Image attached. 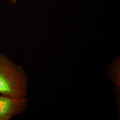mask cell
I'll use <instances>...</instances> for the list:
<instances>
[{"label":"cell","instance_id":"3","mask_svg":"<svg viewBox=\"0 0 120 120\" xmlns=\"http://www.w3.org/2000/svg\"><path fill=\"white\" fill-rule=\"evenodd\" d=\"M10 1H11V2H12V3H13V4H16V2H17V1H18V0H10Z\"/></svg>","mask_w":120,"mask_h":120},{"label":"cell","instance_id":"2","mask_svg":"<svg viewBox=\"0 0 120 120\" xmlns=\"http://www.w3.org/2000/svg\"><path fill=\"white\" fill-rule=\"evenodd\" d=\"M25 98H14L1 94L0 96V120H8L25 109Z\"/></svg>","mask_w":120,"mask_h":120},{"label":"cell","instance_id":"1","mask_svg":"<svg viewBox=\"0 0 120 120\" xmlns=\"http://www.w3.org/2000/svg\"><path fill=\"white\" fill-rule=\"evenodd\" d=\"M27 81V76L22 67L0 53V94L25 98Z\"/></svg>","mask_w":120,"mask_h":120}]
</instances>
